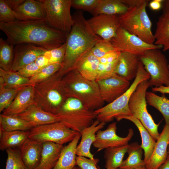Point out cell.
Listing matches in <instances>:
<instances>
[{
    "instance_id": "6da1fadb",
    "label": "cell",
    "mask_w": 169,
    "mask_h": 169,
    "mask_svg": "<svg viewBox=\"0 0 169 169\" xmlns=\"http://www.w3.org/2000/svg\"><path fill=\"white\" fill-rule=\"evenodd\" d=\"M0 29L6 35V41L10 44L14 46L28 43L47 50L62 45L66 42L67 36L49 26L45 20L0 22Z\"/></svg>"
},
{
    "instance_id": "7a4b0ae2",
    "label": "cell",
    "mask_w": 169,
    "mask_h": 169,
    "mask_svg": "<svg viewBox=\"0 0 169 169\" xmlns=\"http://www.w3.org/2000/svg\"><path fill=\"white\" fill-rule=\"evenodd\" d=\"M72 16L74 24L67 36L64 59L57 72L61 77L74 69L79 61L91 51L101 38L93 33L82 11H75Z\"/></svg>"
},
{
    "instance_id": "3957f363",
    "label": "cell",
    "mask_w": 169,
    "mask_h": 169,
    "mask_svg": "<svg viewBox=\"0 0 169 169\" xmlns=\"http://www.w3.org/2000/svg\"><path fill=\"white\" fill-rule=\"evenodd\" d=\"M61 83L66 96L80 101L87 108L95 111L104 103L96 81L82 76L74 69L62 77Z\"/></svg>"
},
{
    "instance_id": "277c9868",
    "label": "cell",
    "mask_w": 169,
    "mask_h": 169,
    "mask_svg": "<svg viewBox=\"0 0 169 169\" xmlns=\"http://www.w3.org/2000/svg\"><path fill=\"white\" fill-rule=\"evenodd\" d=\"M57 72L45 80L34 85L35 104L45 111L56 115L68 98Z\"/></svg>"
},
{
    "instance_id": "5b68a950",
    "label": "cell",
    "mask_w": 169,
    "mask_h": 169,
    "mask_svg": "<svg viewBox=\"0 0 169 169\" xmlns=\"http://www.w3.org/2000/svg\"><path fill=\"white\" fill-rule=\"evenodd\" d=\"M150 79L149 74L140 61L136 77L129 89L113 102L94 111L96 119L106 123L112 121L119 116L132 115L129 107L130 97L140 83Z\"/></svg>"
},
{
    "instance_id": "8992f818",
    "label": "cell",
    "mask_w": 169,
    "mask_h": 169,
    "mask_svg": "<svg viewBox=\"0 0 169 169\" xmlns=\"http://www.w3.org/2000/svg\"><path fill=\"white\" fill-rule=\"evenodd\" d=\"M55 115L59 121L79 133L91 125L96 118L94 111L72 97L67 99Z\"/></svg>"
},
{
    "instance_id": "52a82bcc",
    "label": "cell",
    "mask_w": 169,
    "mask_h": 169,
    "mask_svg": "<svg viewBox=\"0 0 169 169\" xmlns=\"http://www.w3.org/2000/svg\"><path fill=\"white\" fill-rule=\"evenodd\" d=\"M148 1L139 6L128 8L119 18L122 28L145 42L153 44L155 39L151 29L152 23L146 9Z\"/></svg>"
},
{
    "instance_id": "ba28073f",
    "label": "cell",
    "mask_w": 169,
    "mask_h": 169,
    "mask_svg": "<svg viewBox=\"0 0 169 169\" xmlns=\"http://www.w3.org/2000/svg\"><path fill=\"white\" fill-rule=\"evenodd\" d=\"M150 86L148 80L140 83L130 97L129 107L132 116L140 121L156 141L160 136L158 128L161 121L156 124L147 110L146 94Z\"/></svg>"
},
{
    "instance_id": "9c48e42d",
    "label": "cell",
    "mask_w": 169,
    "mask_h": 169,
    "mask_svg": "<svg viewBox=\"0 0 169 169\" xmlns=\"http://www.w3.org/2000/svg\"><path fill=\"white\" fill-rule=\"evenodd\" d=\"M40 0L46 11L47 24L67 36L74 24L70 13L72 0Z\"/></svg>"
},
{
    "instance_id": "30bf717a",
    "label": "cell",
    "mask_w": 169,
    "mask_h": 169,
    "mask_svg": "<svg viewBox=\"0 0 169 169\" xmlns=\"http://www.w3.org/2000/svg\"><path fill=\"white\" fill-rule=\"evenodd\" d=\"M139 58L150 75L149 81L151 86H169L168 62L165 55L159 49L148 50Z\"/></svg>"
},
{
    "instance_id": "8fae6325",
    "label": "cell",
    "mask_w": 169,
    "mask_h": 169,
    "mask_svg": "<svg viewBox=\"0 0 169 169\" xmlns=\"http://www.w3.org/2000/svg\"><path fill=\"white\" fill-rule=\"evenodd\" d=\"M29 132V139L42 143L52 142L61 145L72 141L79 133L60 121L34 127Z\"/></svg>"
},
{
    "instance_id": "7c38bea8",
    "label": "cell",
    "mask_w": 169,
    "mask_h": 169,
    "mask_svg": "<svg viewBox=\"0 0 169 169\" xmlns=\"http://www.w3.org/2000/svg\"><path fill=\"white\" fill-rule=\"evenodd\" d=\"M110 42L115 50L120 53H129L139 57L148 50L162 48L161 46L145 42L121 27L118 29L115 36Z\"/></svg>"
},
{
    "instance_id": "4fadbf2b",
    "label": "cell",
    "mask_w": 169,
    "mask_h": 169,
    "mask_svg": "<svg viewBox=\"0 0 169 169\" xmlns=\"http://www.w3.org/2000/svg\"><path fill=\"white\" fill-rule=\"evenodd\" d=\"M87 21L95 34L108 41L115 36L121 27L118 15L99 14L94 16Z\"/></svg>"
},
{
    "instance_id": "5bb4252c",
    "label": "cell",
    "mask_w": 169,
    "mask_h": 169,
    "mask_svg": "<svg viewBox=\"0 0 169 169\" xmlns=\"http://www.w3.org/2000/svg\"><path fill=\"white\" fill-rule=\"evenodd\" d=\"M117 128L116 123L110 124L104 130H100L96 133V140L93 145L97 149V152L109 147L120 146L128 144L132 138L134 131L132 128L129 130L126 136L121 137L116 134Z\"/></svg>"
},
{
    "instance_id": "9a60e30c",
    "label": "cell",
    "mask_w": 169,
    "mask_h": 169,
    "mask_svg": "<svg viewBox=\"0 0 169 169\" xmlns=\"http://www.w3.org/2000/svg\"><path fill=\"white\" fill-rule=\"evenodd\" d=\"M96 82L102 100L108 103L123 94L131 85L130 81L116 74Z\"/></svg>"
},
{
    "instance_id": "2e32d148",
    "label": "cell",
    "mask_w": 169,
    "mask_h": 169,
    "mask_svg": "<svg viewBox=\"0 0 169 169\" xmlns=\"http://www.w3.org/2000/svg\"><path fill=\"white\" fill-rule=\"evenodd\" d=\"M46 50L36 45L22 43L14 47V56L11 71L17 72L24 66L34 62L37 58L44 54Z\"/></svg>"
},
{
    "instance_id": "e0dca14e",
    "label": "cell",
    "mask_w": 169,
    "mask_h": 169,
    "mask_svg": "<svg viewBox=\"0 0 169 169\" xmlns=\"http://www.w3.org/2000/svg\"><path fill=\"white\" fill-rule=\"evenodd\" d=\"M105 124L96 119L91 125L84 128L80 133L81 139L76 148V154L77 156L84 157L94 161H99L94 158V155L90 151V148L92 144L95 141L97 132L102 129Z\"/></svg>"
},
{
    "instance_id": "ac0fdd59",
    "label": "cell",
    "mask_w": 169,
    "mask_h": 169,
    "mask_svg": "<svg viewBox=\"0 0 169 169\" xmlns=\"http://www.w3.org/2000/svg\"><path fill=\"white\" fill-rule=\"evenodd\" d=\"M169 144V124L165 125L156 141L152 154L146 163V169H158L166 161Z\"/></svg>"
},
{
    "instance_id": "d6986e66",
    "label": "cell",
    "mask_w": 169,
    "mask_h": 169,
    "mask_svg": "<svg viewBox=\"0 0 169 169\" xmlns=\"http://www.w3.org/2000/svg\"><path fill=\"white\" fill-rule=\"evenodd\" d=\"M35 104L34 100V85H28L22 87L13 101L2 114L15 115L24 112L30 106Z\"/></svg>"
},
{
    "instance_id": "ffe728a7",
    "label": "cell",
    "mask_w": 169,
    "mask_h": 169,
    "mask_svg": "<svg viewBox=\"0 0 169 169\" xmlns=\"http://www.w3.org/2000/svg\"><path fill=\"white\" fill-rule=\"evenodd\" d=\"M13 12L18 21L45 20L46 17L45 10L40 0H26Z\"/></svg>"
},
{
    "instance_id": "44dd1931",
    "label": "cell",
    "mask_w": 169,
    "mask_h": 169,
    "mask_svg": "<svg viewBox=\"0 0 169 169\" xmlns=\"http://www.w3.org/2000/svg\"><path fill=\"white\" fill-rule=\"evenodd\" d=\"M43 143L28 138L19 148L21 157L28 169H35L40 162Z\"/></svg>"
},
{
    "instance_id": "7402d4cb",
    "label": "cell",
    "mask_w": 169,
    "mask_h": 169,
    "mask_svg": "<svg viewBox=\"0 0 169 169\" xmlns=\"http://www.w3.org/2000/svg\"><path fill=\"white\" fill-rule=\"evenodd\" d=\"M140 60L139 57L128 53H120L115 74L130 81L137 75Z\"/></svg>"
},
{
    "instance_id": "603a6c76",
    "label": "cell",
    "mask_w": 169,
    "mask_h": 169,
    "mask_svg": "<svg viewBox=\"0 0 169 169\" xmlns=\"http://www.w3.org/2000/svg\"><path fill=\"white\" fill-rule=\"evenodd\" d=\"M15 115L30 122L34 127L59 121L55 115L45 111L35 104L22 113Z\"/></svg>"
},
{
    "instance_id": "cb8c5ba5",
    "label": "cell",
    "mask_w": 169,
    "mask_h": 169,
    "mask_svg": "<svg viewBox=\"0 0 169 169\" xmlns=\"http://www.w3.org/2000/svg\"><path fill=\"white\" fill-rule=\"evenodd\" d=\"M115 118L118 121L122 119L129 120L133 122L136 126L141 136V145L144 151L143 160L146 163L152 154L156 141L140 121L133 116L122 115L118 116Z\"/></svg>"
},
{
    "instance_id": "d4e9b609",
    "label": "cell",
    "mask_w": 169,
    "mask_h": 169,
    "mask_svg": "<svg viewBox=\"0 0 169 169\" xmlns=\"http://www.w3.org/2000/svg\"><path fill=\"white\" fill-rule=\"evenodd\" d=\"M80 137L79 133L68 145L64 146L53 169H73L76 165V150Z\"/></svg>"
},
{
    "instance_id": "484cf974",
    "label": "cell",
    "mask_w": 169,
    "mask_h": 169,
    "mask_svg": "<svg viewBox=\"0 0 169 169\" xmlns=\"http://www.w3.org/2000/svg\"><path fill=\"white\" fill-rule=\"evenodd\" d=\"M64 146L63 145L52 142L43 143L40 162L35 169H53Z\"/></svg>"
},
{
    "instance_id": "4316f807",
    "label": "cell",
    "mask_w": 169,
    "mask_h": 169,
    "mask_svg": "<svg viewBox=\"0 0 169 169\" xmlns=\"http://www.w3.org/2000/svg\"><path fill=\"white\" fill-rule=\"evenodd\" d=\"M28 131H4L0 129V149H19L28 138Z\"/></svg>"
},
{
    "instance_id": "83f0119b",
    "label": "cell",
    "mask_w": 169,
    "mask_h": 169,
    "mask_svg": "<svg viewBox=\"0 0 169 169\" xmlns=\"http://www.w3.org/2000/svg\"><path fill=\"white\" fill-rule=\"evenodd\" d=\"M99 64V59L90 51L79 61L74 69L85 78L96 81Z\"/></svg>"
},
{
    "instance_id": "f1b7e54d",
    "label": "cell",
    "mask_w": 169,
    "mask_h": 169,
    "mask_svg": "<svg viewBox=\"0 0 169 169\" xmlns=\"http://www.w3.org/2000/svg\"><path fill=\"white\" fill-rule=\"evenodd\" d=\"M143 149L137 142L129 144L127 153L128 156L123 160L119 169H140L146 167V163L142 159Z\"/></svg>"
},
{
    "instance_id": "f546056e",
    "label": "cell",
    "mask_w": 169,
    "mask_h": 169,
    "mask_svg": "<svg viewBox=\"0 0 169 169\" xmlns=\"http://www.w3.org/2000/svg\"><path fill=\"white\" fill-rule=\"evenodd\" d=\"M154 35L155 44L161 46L164 51L169 50V13L159 17Z\"/></svg>"
},
{
    "instance_id": "4dcf8cb0",
    "label": "cell",
    "mask_w": 169,
    "mask_h": 169,
    "mask_svg": "<svg viewBox=\"0 0 169 169\" xmlns=\"http://www.w3.org/2000/svg\"><path fill=\"white\" fill-rule=\"evenodd\" d=\"M128 8L121 0H100L92 14L94 16L101 14L120 15L125 13Z\"/></svg>"
},
{
    "instance_id": "1f68e13d",
    "label": "cell",
    "mask_w": 169,
    "mask_h": 169,
    "mask_svg": "<svg viewBox=\"0 0 169 169\" xmlns=\"http://www.w3.org/2000/svg\"><path fill=\"white\" fill-rule=\"evenodd\" d=\"M34 127L32 123L16 115H0V129L4 131H28Z\"/></svg>"
},
{
    "instance_id": "d6a6232c",
    "label": "cell",
    "mask_w": 169,
    "mask_h": 169,
    "mask_svg": "<svg viewBox=\"0 0 169 169\" xmlns=\"http://www.w3.org/2000/svg\"><path fill=\"white\" fill-rule=\"evenodd\" d=\"M129 144L118 146L109 147L105 149V158L106 169H118L121 166L123 158L127 152Z\"/></svg>"
},
{
    "instance_id": "836d02e7",
    "label": "cell",
    "mask_w": 169,
    "mask_h": 169,
    "mask_svg": "<svg viewBox=\"0 0 169 169\" xmlns=\"http://www.w3.org/2000/svg\"><path fill=\"white\" fill-rule=\"evenodd\" d=\"M146 99L148 104L156 108L163 115L165 124H169V99L163 95L159 96L153 92L147 91Z\"/></svg>"
},
{
    "instance_id": "e575fe53",
    "label": "cell",
    "mask_w": 169,
    "mask_h": 169,
    "mask_svg": "<svg viewBox=\"0 0 169 169\" xmlns=\"http://www.w3.org/2000/svg\"><path fill=\"white\" fill-rule=\"evenodd\" d=\"M0 78L5 87L12 88H18L27 85L30 78L23 77L17 72L7 71L1 68Z\"/></svg>"
},
{
    "instance_id": "d590c367",
    "label": "cell",
    "mask_w": 169,
    "mask_h": 169,
    "mask_svg": "<svg viewBox=\"0 0 169 169\" xmlns=\"http://www.w3.org/2000/svg\"><path fill=\"white\" fill-rule=\"evenodd\" d=\"M14 56V45L10 44L2 38H0V68L11 71Z\"/></svg>"
},
{
    "instance_id": "8d00e7d4",
    "label": "cell",
    "mask_w": 169,
    "mask_h": 169,
    "mask_svg": "<svg viewBox=\"0 0 169 169\" xmlns=\"http://www.w3.org/2000/svg\"><path fill=\"white\" fill-rule=\"evenodd\" d=\"M61 67V64H54L41 68L36 74L29 78L28 85H34L45 80L58 72Z\"/></svg>"
},
{
    "instance_id": "74e56055",
    "label": "cell",
    "mask_w": 169,
    "mask_h": 169,
    "mask_svg": "<svg viewBox=\"0 0 169 169\" xmlns=\"http://www.w3.org/2000/svg\"><path fill=\"white\" fill-rule=\"evenodd\" d=\"M22 87L18 88L6 87L3 84V80L0 78V113L10 106Z\"/></svg>"
},
{
    "instance_id": "f35d334b",
    "label": "cell",
    "mask_w": 169,
    "mask_h": 169,
    "mask_svg": "<svg viewBox=\"0 0 169 169\" xmlns=\"http://www.w3.org/2000/svg\"><path fill=\"white\" fill-rule=\"evenodd\" d=\"M6 151L7 158L5 169H28L22 160L19 149L9 148Z\"/></svg>"
},
{
    "instance_id": "ab89813d",
    "label": "cell",
    "mask_w": 169,
    "mask_h": 169,
    "mask_svg": "<svg viewBox=\"0 0 169 169\" xmlns=\"http://www.w3.org/2000/svg\"><path fill=\"white\" fill-rule=\"evenodd\" d=\"M119 58L115 61L105 64H99L96 81L108 78L115 74V70Z\"/></svg>"
},
{
    "instance_id": "60d3db41",
    "label": "cell",
    "mask_w": 169,
    "mask_h": 169,
    "mask_svg": "<svg viewBox=\"0 0 169 169\" xmlns=\"http://www.w3.org/2000/svg\"><path fill=\"white\" fill-rule=\"evenodd\" d=\"M114 50H115L110 41L100 38L96 42L91 52L95 56L99 59L107 54Z\"/></svg>"
},
{
    "instance_id": "b9f144b4",
    "label": "cell",
    "mask_w": 169,
    "mask_h": 169,
    "mask_svg": "<svg viewBox=\"0 0 169 169\" xmlns=\"http://www.w3.org/2000/svg\"><path fill=\"white\" fill-rule=\"evenodd\" d=\"M66 50L65 43L59 47L47 50L44 54L49 60L50 64H62L64 59Z\"/></svg>"
},
{
    "instance_id": "7bdbcfd3",
    "label": "cell",
    "mask_w": 169,
    "mask_h": 169,
    "mask_svg": "<svg viewBox=\"0 0 169 169\" xmlns=\"http://www.w3.org/2000/svg\"><path fill=\"white\" fill-rule=\"evenodd\" d=\"M99 1L100 0H72L71 7L92 14Z\"/></svg>"
},
{
    "instance_id": "ee69618b",
    "label": "cell",
    "mask_w": 169,
    "mask_h": 169,
    "mask_svg": "<svg viewBox=\"0 0 169 169\" xmlns=\"http://www.w3.org/2000/svg\"><path fill=\"white\" fill-rule=\"evenodd\" d=\"M17 20L13 11L4 0H0V22L8 23Z\"/></svg>"
},
{
    "instance_id": "f6af8a7d",
    "label": "cell",
    "mask_w": 169,
    "mask_h": 169,
    "mask_svg": "<svg viewBox=\"0 0 169 169\" xmlns=\"http://www.w3.org/2000/svg\"><path fill=\"white\" fill-rule=\"evenodd\" d=\"M41 69L34 62L25 65L17 72L23 77L30 78L36 74Z\"/></svg>"
},
{
    "instance_id": "bcb514c9",
    "label": "cell",
    "mask_w": 169,
    "mask_h": 169,
    "mask_svg": "<svg viewBox=\"0 0 169 169\" xmlns=\"http://www.w3.org/2000/svg\"><path fill=\"white\" fill-rule=\"evenodd\" d=\"M99 161L81 156H77L76 158V165L81 169H98L96 165Z\"/></svg>"
},
{
    "instance_id": "7dc6e473",
    "label": "cell",
    "mask_w": 169,
    "mask_h": 169,
    "mask_svg": "<svg viewBox=\"0 0 169 169\" xmlns=\"http://www.w3.org/2000/svg\"><path fill=\"white\" fill-rule=\"evenodd\" d=\"M120 54V52L116 50L110 52L100 58L99 62L104 64L112 62L119 58Z\"/></svg>"
},
{
    "instance_id": "c3c4849f",
    "label": "cell",
    "mask_w": 169,
    "mask_h": 169,
    "mask_svg": "<svg viewBox=\"0 0 169 169\" xmlns=\"http://www.w3.org/2000/svg\"><path fill=\"white\" fill-rule=\"evenodd\" d=\"M34 62L41 68L50 64L49 60L44 54L38 57Z\"/></svg>"
},
{
    "instance_id": "681fc988",
    "label": "cell",
    "mask_w": 169,
    "mask_h": 169,
    "mask_svg": "<svg viewBox=\"0 0 169 169\" xmlns=\"http://www.w3.org/2000/svg\"><path fill=\"white\" fill-rule=\"evenodd\" d=\"M26 0H4L7 5L13 11L18 8Z\"/></svg>"
},
{
    "instance_id": "f907efd6",
    "label": "cell",
    "mask_w": 169,
    "mask_h": 169,
    "mask_svg": "<svg viewBox=\"0 0 169 169\" xmlns=\"http://www.w3.org/2000/svg\"><path fill=\"white\" fill-rule=\"evenodd\" d=\"M122 2L128 8L139 6L142 4L146 0H121Z\"/></svg>"
},
{
    "instance_id": "816d5d0a",
    "label": "cell",
    "mask_w": 169,
    "mask_h": 169,
    "mask_svg": "<svg viewBox=\"0 0 169 169\" xmlns=\"http://www.w3.org/2000/svg\"><path fill=\"white\" fill-rule=\"evenodd\" d=\"M163 0H152L150 1L149 5L150 8L153 10H158L162 7Z\"/></svg>"
},
{
    "instance_id": "f5cc1de1",
    "label": "cell",
    "mask_w": 169,
    "mask_h": 169,
    "mask_svg": "<svg viewBox=\"0 0 169 169\" xmlns=\"http://www.w3.org/2000/svg\"><path fill=\"white\" fill-rule=\"evenodd\" d=\"M153 92H159L163 94H169V86L162 85L159 87H153L151 89Z\"/></svg>"
},
{
    "instance_id": "db71d44e",
    "label": "cell",
    "mask_w": 169,
    "mask_h": 169,
    "mask_svg": "<svg viewBox=\"0 0 169 169\" xmlns=\"http://www.w3.org/2000/svg\"><path fill=\"white\" fill-rule=\"evenodd\" d=\"M162 7L163 13H169V0H164L162 3Z\"/></svg>"
},
{
    "instance_id": "11a10c76",
    "label": "cell",
    "mask_w": 169,
    "mask_h": 169,
    "mask_svg": "<svg viewBox=\"0 0 169 169\" xmlns=\"http://www.w3.org/2000/svg\"><path fill=\"white\" fill-rule=\"evenodd\" d=\"M158 169H169V154L166 161Z\"/></svg>"
},
{
    "instance_id": "9f6ffc18",
    "label": "cell",
    "mask_w": 169,
    "mask_h": 169,
    "mask_svg": "<svg viewBox=\"0 0 169 169\" xmlns=\"http://www.w3.org/2000/svg\"><path fill=\"white\" fill-rule=\"evenodd\" d=\"M74 169H81L79 166H77V167L75 166L74 167Z\"/></svg>"
},
{
    "instance_id": "6f0895ef",
    "label": "cell",
    "mask_w": 169,
    "mask_h": 169,
    "mask_svg": "<svg viewBox=\"0 0 169 169\" xmlns=\"http://www.w3.org/2000/svg\"><path fill=\"white\" fill-rule=\"evenodd\" d=\"M167 152L168 154H169V144L168 145V148H167Z\"/></svg>"
},
{
    "instance_id": "680465c9",
    "label": "cell",
    "mask_w": 169,
    "mask_h": 169,
    "mask_svg": "<svg viewBox=\"0 0 169 169\" xmlns=\"http://www.w3.org/2000/svg\"><path fill=\"white\" fill-rule=\"evenodd\" d=\"M168 69L169 70V61L168 62Z\"/></svg>"
},
{
    "instance_id": "91938a15",
    "label": "cell",
    "mask_w": 169,
    "mask_h": 169,
    "mask_svg": "<svg viewBox=\"0 0 169 169\" xmlns=\"http://www.w3.org/2000/svg\"><path fill=\"white\" fill-rule=\"evenodd\" d=\"M146 169V167H145V168H141V169Z\"/></svg>"
},
{
    "instance_id": "94428289",
    "label": "cell",
    "mask_w": 169,
    "mask_h": 169,
    "mask_svg": "<svg viewBox=\"0 0 169 169\" xmlns=\"http://www.w3.org/2000/svg\"><path fill=\"white\" fill-rule=\"evenodd\" d=\"M118 169H119L118 168Z\"/></svg>"
},
{
    "instance_id": "6125c7cd",
    "label": "cell",
    "mask_w": 169,
    "mask_h": 169,
    "mask_svg": "<svg viewBox=\"0 0 169 169\" xmlns=\"http://www.w3.org/2000/svg\"><path fill=\"white\" fill-rule=\"evenodd\" d=\"M73 169H74V168H73Z\"/></svg>"
}]
</instances>
